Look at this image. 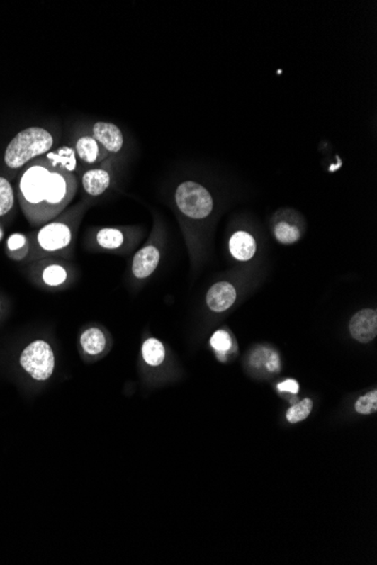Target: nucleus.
I'll return each mask as SVG.
<instances>
[{"label": "nucleus", "mask_w": 377, "mask_h": 565, "mask_svg": "<svg viewBox=\"0 0 377 565\" xmlns=\"http://www.w3.org/2000/svg\"><path fill=\"white\" fill-rule=\"evenodd\" d=\"M23 213L32 226L45 225L75 198L77 179L72 172L45 157L34 160L17 184Z\"/></svg>", "instance_id": "1"}, {"label": "nucleus", "mask_w": 377, "mask_h": 565, "mask_svg": "<svg viewBox=\"0 0 377 565\" xmlns=\"http://www.w3.org/2000/svg\"><path fill=\"white\" fill-rule=\"evenodd\" d=\"M53 137L43 128H28L17 133L6 148L5 163L9 169H21L35 157L49 152Z\"/></svg>", "instance_id": "2"}, {"label": "nucleus", "mask_w": 377, "mask_h": 565, "mask_svg": "<svg viewBox=\"0 0 377 565\" xmlns=\"http://www.w3.org/2000/svg\"><path fill=\"white\" fill-rule=\"evenodd\" d=\"M175 202L181 213L192 219L208 217L214 208L209 191L199 183L191 181L179 185L175 192Z\"/></svg>", "instance_id": "3"}, {"label": "nucleus", "mask_w": 377, "mask_h": 565, "mask_svg": "<svg viewBox=\"0 0 377 565\" xmlns=\"http://www.w3.org/2000/svg\"><path fill=\"white\" fill-rule=\"evenodd\" d=\"M21 366L35 381H47L52 375L55 356L50 345L45 341H35L24 349L21 354Z\"/></svg>", "instance_id": "4"}, {"label": "nucleus", "mask_w": 377, "mask_h": 565, "mask_svg": "<svg viewBox=\"0 0 377 565\" xmlns=\"http://www.w3.org/2000/svg\"><path fill=\"white\" fill-rule=\"evenodd\" d=\"M72 230L64 223H47L40 229L38 242L45 251H59L69 245Z\"/></svg>", "instance_id": "5"}, {"label": "nucleus", "mask_w": 377, "mask_h": 565, "mask_svg": "<svg viewBox=\"0 0 377 565\" xmlns=\"http://www.w3.org/2000/svg\"><path fill=\"white\" fill-rule=\"evenodd\" d=\"M351 337L361 343H369L376 337L377 313L374 309H363L352 316L349 323Z\"/></svg>", "instance_id": "6"}, {"label": "nucleus", "mask_w": 377, "mask_h": 565, "mask_svg": "<svg viewBox=\"0 0 377 565\" xmlns=\"http://www.w3.org/2000/svg\"><path fill=\"white\" fill-rule=\"evenodd\" d=\"M93 138L99 141L108 152L116 154L123 147V135L118 125L111 122L99 121L92 128Z\"/></svg>", "instance_id": "7"}, {"label": "nucleus", "mask_w": 377, "mask_h": 565, "mask_svg": "<svg viewBox=\"0 0 377 565\" xmlns=\"http://www.w3.org/2000/svg\"><path fill=\"white\" fill-rule=\"evenodd\" d=\"M236 299L235 288L228 282H218L207 293V305L214 312H225Z\"/></svg>", "instance_id": "8"}, {"label": "nucleus", "mask_w": 377, "mask_h": 565, "mask_svg": "<svg viewBox=\"0 0 377 565\" xmlns=\"http://www.w3.org/2000/svg\"><path fill=\"white\" fill-rule=\"evenodd\" d=\"M161 259V254L155 246H146L137 252L133 257V273L138 279L150 276L157 268Z\"/></svg>", "instance_id": "9"}, {"label": "nucleus", "mask_w": 377, "mask_h": 565, "mask_svg": "<svg viewBox=\"0 0 377 565\" xmlns=\"http://www.w3.org/2000/svg\"><path fill=\"white\" fill-rule=\"evenodd\" d=\"M230 254L239 261H249L254 257L257 243L254 237L249 233L236 232L230 240Z\"/></svg>", "instance_id": "10"}, {"label": "nucleus", "mask_w": 377, "mask_h": 565, "mask_svg": "<svg viewBox=\"0 0 377 565\" xmlns=\"http://www.w3.org/2000/svg\"><path fill=\"white\" fill-rule=\"evenodd\" d=\"M75 152H77L78 157L89 164L99 163L108 155V150L89 135L78 139Z\"/></svg>", "instance_id": "11"}, {"label": "nucleus", "mask_w": 377, "mask_h": 565, "mask_svg": "<svg viewBox=\"0 0 377 565\" xmlns=\"http://www.w3.org/2000/svg\"><path fill=\"white\" fill-rule=\"evenodd\" d=\"M110 182H111L110 174L101 169H89L84 174L81 179L84 190L86 191L89 196H93L104 194L106 189L110 186Z\"/></svg>", "instance_id": "12"}, {"label": "nucleus", "mask_w": 377, "mask_h": 565, "mask_svg": "<svg viewBox=\"0 0 377 565\" xmlns=\"http://www.w3.org/2000/svg\"><path fill=\"white\" fill-rule=\"evenodd\" d=\"M81 347L84 351L91 356L100 354L106 347V340L104 334L99 328H89L81 334Z\"/></svg>", "instance_id": "13"}, {"label": "nucleus", "mask_w": 377, "mask_h": 565, "mask_svg": "<svg viewBox=\"0 0 377 565\" xmlns=\"http://www.w3.org/2000/svg\"><path fill=\"white\" fill-rule=\"evenodd\" d=\"M251 364L258 369H264L269 372H277L281 369V362L277 353L270 349H259L251 357Z\"/></svg>", "instance_id": "14"}, {"label": "nucleus", "mask_w": 377, "mask_h": 565, "mask_svg": "<svg viewBox=\"0 0 377 565\" xmlns=\"http://www.w3.org/2000/svg\"><path fill=\"white\" fill-rule=\"evenodd\" d=\"M45 157L72 173H74L77 165L75 149L68 146L59 147L56 152H47Z\"/></svg>", "instance_id": "15"}, {"label": "nucleus", "mask_w": 377, "mask_h": 565, "mask_svg": "<svg viewBox=\"0 0 377 565\" xmlns=\"http://www.w3.org/2000/svg\"><path fill=\"white\" fill-rule=\"evenodd\" d=\"M142 357L150 366H159L165 359V349L158 340L148 339L142 345Z\"/></svg>", "instance_id": "16"}, {"label": "nucleus", "mask_w": 377, "mask_h": 565, "mask_svg": "<svg viewBox=\"0 0 377 565\" xmlns=\"http://www.w3.org/2000/svg\"><path fill=\"white\" fill-rule=\"evenodd\" d=\"M276 240L283 245L296 243L300 238V229L286 221H279L274 229Z\"/></svg>", "instance_id": "17"}, {"label": "nucleus", "mask_w": 377, "mask_h": 565, "mask_svg": "<svg viewBox=\"0 0 377 565\" xmlns=\"http://www.w3.org/2000/svg\"><path fill=\"white\" fill-rule=\"evenodd\" d=\"M96 240L101 247L114 250V248H119L123 245L125 237L119 229L103 228L97 233Z\"/></svg>", "instance_id": "18"}, {"label": "nucleus", "mask_w": 377, "mask_h": 565, "mask_svg": "<svg viewBox=\"0 0 377 565\" xmlns=\"http://www.w3.org/2000/svg\"><path fill=\"white\" fill-rule=\"evenodd\" d=\"M14 206V192L11 183L0 177V217L11 211Z\"/></svg>", "instance_id": "19"}, {"label": "nucleus", "mask_w": 377, "mask_h": 565, "mask_svg": "<svg viewBox=\"0 0 377 565\" xmlns=\"http://www.w3.org/2000/svg\"><path fill=\"white\" fill-rule=\"evenodd\" d=\"M313 403L311 400H303L302 402L297 403L296 405L291 406L287 412V420L291 423H297L303 421L311 414Z\"/></svg>", "instance_id": "20"}, {"label": "nucleus", "mask_w": 377, "mask_h": 565, "mask_svg": "<svg viewBox=\"0 0 377 565\" xmlns=\"http://www.w3.org/2000/svg\"><path fill=\"white\" fill-rule=\"evenodd\" d=\"M9 252L14 259H23L24 255L28 253V240L22 234H13L7 240Z\"/></svg>", "instance_id": "21"}, {"label": "nucleus", "mask_w": 377, "mask_h": 565, "mask_svg": "<svg viewBox=\"0 0 377 565\" xmlns=\"http://www.w3.org/2000/svg\"><path fill=\"white\" fill-rule=\"evenodd\" d=\"M355 410L359 414H372L377 411V391L367 393L361 398H358L355 404Z\"/></svg>", "instance_id": "22"}, {"label": "nucleus", "mask_w": 377, "mask_h": 565, "mask_svg": "<svg viewBox=\"0 0 377 565\" xmlns=\"http://www.w3.org/2000/svg\"><path fill=\"white\" fill-rule=\"evenodd\" d=\"M67 272L60 265H50L43 271V280L49 286H60L66 281Z\"/></svg>", "instance_id": "23"}, {"label": "nucleus", "mask_w": 377, "mask_h": 565, "mask_svg": "<svg viewBox=\"0 0 377 565\" xmlns=\"http://www.w3.org/2000/svg\"><path fill=\"white\" fill-rule=\"evenodd\" d=\"M211 347H214L215 350L218 352H226L230 350V345H232V340L227 332L217 331L210 339Z\"/></svg>", "instance_id": "24"}, {"label": "nucleus", "mask_w": 377, "mask_h": 565, "mask_svg": "<svg viewBox=\"0 0 377 565\" xmlns=\"http://www.w3.org/2000/svg\"><path fill=\"white\" fill-rule=\"evenodd\" d=\"M278 389H279L281 392H289L291 393V394H296V393L300 391V385H298L296 381L289 379V381H285L283 383L279 384V385H278Z\"/></svg>", "instance_id": "25"}, {"label": "nucleus", "mask_w": 377, "mask_h": 565, "mask_svg": "<svg viewBox=\"0 0 377 565\" xmlns=\"http://www.w3.org/2000/svg\"><path fill=\"white\" fill-rule=\"evenodd\" d=\"M3 236H4L3 227H1V225H0V240H3Z\"/></svg>", "instance_id": "26"}]
</instances>
